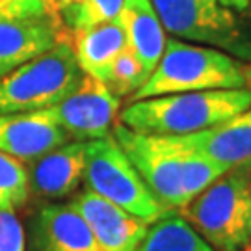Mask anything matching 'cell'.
Masks as SVG:
<instances>
[{
	"mask_svg": "<svg viewBox=\"0 0 251 251\" xmlns=\"http://www.w3.org/2000/svg\"><path fill=\"white\" fill-rule=\"evenodd\" d=\"M251 108V88L170 93L130 100L119 123L138 132L184 136L220 125Z\"/></svg>",
	"mask_w": 251,
	"mask_h": 251,
	"instance_id": "1",
	"label": "cell"
},
{
	"mask_svg": "<svg viewBox=\"0 0 251 251\" xmlns=\"http://www.w3.org/2000/svg\"><path fill=\"white\" fill-rule=\"evenodd\" d=\"M248 63L220 49L168 39L160 62L130 100L170 93L250 88Z\"/></svg>",
	"mask_w": 251,
	"mask_h": 251,
	"instance_id": "2",
	"label": "cell"
},
{
	"mask_svg": "<svg viewBox=\"0 0 251 251\" xmlns=\"http://www.w3.org/2000/svg\"><path fill=\"white\" fill-rule=\"evenodd\" d=\"M179 214L216 251H246L251 240V162L225 171Z\"/></svg>",
	"mask_w": 251,
	"mask_h": 251,
	"instance_id": "3",
	"label": "cell"
},
{
	"mask_svg": "<svg viewBox=\"0 0 251 251\" xmlns=\"http://www.w3.org/2000/svg\"><path fill=\"white\" fill-rule=\"evenodd\" d=\"M82 75L73 47L60 41L0 76V116L52 108L76 88Z\"/></svg>",
	"mask_w": 251,
	"mask_h": 251,
	"instance_id": "4",
	"label": "cell"
},
{
	"mask_svg": "<svg viewBox=\"0 0 251 251\" xmlns=\"http://www.w3.org/2000/svg\"><path fill=\"white\" fill-rule=\"evenodd\" d=\"M84 180L91 192L116 203L149 225L170 214V210H166L152 196L112 134L86 142Z\"/></svg>",
	"mask_w": 251,
	"mask_h": 251,
	"instance_id": "5",
	"label": "cell"
},
{
	"mask_svg": "<svg viewBox=\"0 0 251 251\" xmlns=\"http://www.w3.org/2000/svg\"><path fill=\"white\" fill-rule=\"evenodd\" d=\"M112 136L160 205L170 212L182 210L184 149L171 136L138 132L121 123L114 125Z\"/></svg>",
	"mask_w": 251,
	"mask_h": 251,
	"instance_id": "6",
	"label": "cell"
},
{
	"mask_svg": "<svg viewBox=\"0 0 251 251\" xmlns=\"http://www.w3.org/2000/svg\"><path fill=\"white\" fill-rule=\"evenodd\" d=\"M151 4L171 36L251 58V45L233 9L222 0H151Z\"/></svg>",
	"mask_w": 251,
	"mask_h": 251,
	"instance_id": "7",
	"label": "cell"
},
{
	"mask_svg": "<svg viewBox=\"0 0 251 251\" xmlns=\"http://www.w3.org/2000/svg\"><path fill=\"white\" fill-rule=\"evenodd\" d=\"M49 110L69 138L88 142L112 134L119 116V97L104 82L82 75L76 88Z\"/></svg>",
	"mask_w": 251,
	"mask_h": 251,
	"instance_id": "8",
	"label": "cell"
},
{
	"mask_svg": "<svg viewBox=\"0 0 251 251\" xmlns=\"http://www.w3.org/2000/svg\"><path fill=\"white\" fill-rule=\"evenodd\" d=\"M90 225L100 251H136L149 224L86 188L69 203Z\"/></svg>",
	"mask_w": 251,
	"mask_h": 251,
	"instance_id": "9",
	"label": "cell"
},
{
	"mask_svg": "<svg viewBox=\"0 0 251 251\" xmlns=\"http://www.w3.org/2000/svg\"><path fill=\"white\" fill-rule=\"evenodd\" d=\"M69 140L49 108L0 116V151L21 162L36 160Z\"/></svg>",
	"mask_w": 251,
	"mask_h": 251,
	"instance_id": "10",
	"label": "cell"
},
{
	"mask_svg": "<svg viewBox=\"0 0 251 251\" xmlns=\"http://www.w3.org/2000/svg\"><path fill=\"white\" fill-rule=\"evenodd\" d=\"M60 41H67V37L50 15L0 17V76L50 50Z\"/></svg>",
	"mask_w": 251,
	"mask_h": 251,
	"instance_id": "11",
	"label": "cell"
},
{
	"mask_svg": "<svg viewBox=\"0 0 251 251\" xmlns=\"http://www.w3.org/2000/svg\"><path fill=\"white\" fill-rule=\"evenodd\" d=\"M86 171V142H67L47 152L28 170L30 192L45 199H60L80 186Z\"/></svg>",
	"mask_w": 251,
	"mask_h": 251,
	"instance_id": "12",
	"label": "cell"
},
{
	"mask_svg": "<svg viewBox=\"0 0 251 251\" xmlns=\"http://www.w3.org/2000/svg\"><path fill=\"white\" fill-rule=\"evenodd\" d=\"M179 144L201 152L227 170L251 162V108L194 134L173 136Z\"/></svg>",
	"mask_w": 251,
	"mask_h": 251,
	"instance_id": "13",
	"label": "cell"
},
{
	"mask_svg": "<svg viewBox=\"0 0 251 251\" xmlns=\"http://www.w3.org/2000/svg\"><path fill=\"white\" fill-rule=\"evenodd\" d=\"M32 251H100L90 225L71 205H47L36 216Z\"/></svg>",
	"mask_w": 251,
	"mask_h": 251,
	"instance_id": "14",
	"label": "cell"
},
{
	"mask_svg": "<svg viewBox=\"0 0 251 251\" xmlns=\"http://www.w3.org/2000/svg\"><path fill=\"white\" fill-rule=\"evenodd\" d=\"M69 45L82 73L106 84L116 58L126 47V36L119 19H114L73 34Z\"/></svg>",
	"mask_w": 251,
	"mask_h": 251,
	"instance_id": "15",
	"label": "cell"
},
{
	"mask_svg": "<svg viewBox=\"0 0 251 251\" xmlns=\"http://www.w3.org/2000/svg\"><path fill=\"white\" fill-rule=\"evenodd\" d=\"M119 23L125 30L126 45L136 54L147 75L160 62L166 49V30L151 0H123Z\"/></svg>",
	"mask_w": 251,
	"mask_h": 251,
	"instance_id": "16",
	"label": "cell"
},
{
	"mask_svg": "<svg viewBox=\"0 0 251 251\" xmlns=\"http://www.w3.org/2000/svg\"><path fill=\"white\" fill-rule=\"evenodd\" d=\"M136 251H216L179 214L170 212L149 225Z\"/></svg>",
	"mask_w": 251,
	"mask_h": 251,
	"instance_id": "17",
	"label": "cell"
},
{
	"mask_svg": "<svg viewBox=\"0 0 251 251\" xmlns=\"http://www.w3.org/2000/svg\"><path fill=\"white\" fill-rule=\"evenodd\" d=\"M121 8L123 0H56L54 19L69 41L76 32L117 19Z\"/></svg>",
	"mask_w": 251,
	"mask_h": 251,
	"instance_id": "18",
	"label": "cell"
},
{
	"mask_svg": "<svg viewBox=\"0 0 251 251\" xmlns=\"http://www.w3.org/2000/svg\"><path fill=\"white\" fill-rule=\"evenodd\" d=\"M30 182L25 164L0 151V210H17L28 201Z\"/></svg>",
	"mask_w": 251,
	"mask_h": 251,
	"instance_id": "19",
	"label": "cell"
},
{
	"mask_svg": "<svg viewBox=\"0 0 251 251\" xmlns=\"http://www.w3.org/2000/svg\"><path fill=\"white\" fill-rule=\"evenodd\" d=\"M149 78L144 65L136 58V54L126 45L110 69L106 86L116 97H132L142 88V84Z\"/></svg>",
	"mask_w": 251,
	"mask_h": 251,
	"instance_id": "20",
	"label": "cell"
},
{
	"mask_svg": "<svg viewBox=\"0 0 251 251\" xmlns=\"http://www.w3.org/2000/svg\"><path fill=\"white\" fill-rule=\"evenodd\" d=\"M0 251H25V229L15 210H0Z\"/></svg>",
	"mask_w": 251,
	"mask_h": 251,
	"instance_id": "21",
	"label": "cell"
},
{
	"mask_svg": "<svg viewBox=\"0 0 251 251\" xmlns=\"http://www.w3.org/2000/svg\"><path fill=\"white\" fill-rule=\"evenodd\" d=\"M0 17H34V15L30 13L25 0H0Z\"/></svg>",
	"mask_w": 251,
	"mask_h": 251,
	"instance_id": "22",
	"label": "cell"
},
{
	"mask_svg": "<svg viewBox=\"0 0 251 251\" xmlns=\"http://www.w3.org/2000/svg\"><path fill=\"white\" fill-rule=\"evenodd\" d=\"M26 2L30 13L37 17V15H50L54 17V4L56 0H25Z\"/></svg>",
	"mask_w": 251,
	"mask_h": 251,
	"instance_id": "23",
	"label": "cell"
},
{
	"mask_svg": "<svg viewBox=\"0 0 251 251\" xmlns=\"http://www.w3.org/2000/svg\"><path fill=\"white\" fill-rule=\"evenodd\" d=\"M229 9H236V11H248L251 9V0H222Z\"/></svg>",
	"mask_w": 251,
	"mask_h": 251,
	"instance_id": "24",
	"label": "cell"
},
{
	"mask_svg": "<svg viewBox=\"0 0 251 251\" xmlns=\"http://www.w3.org/2000/svg\"><path fill=\"white\" fill-rule=\"evenodd\" d=\"M248 76H250V88H251V65L248 67Z\"/></svg>",
	"mask_w": 251,
	"mask_h": 251,
	"instance_id": "25",
	"label": "cell"
},
{
	"mask_svg": "<svg viewBox=\"0 0 251 251\" xmlns=\"http://www.w3.org/2000/svg\"><path fill=\"white\" fill-rule=\"evenodd\" d=\"M246 251H251V240H250V246H248V250Z\"/></svg>",
	"mask_w": 251,
	"mask_h": 251,
	"instance_id": "26",
	"label": "cell"
}]
</instances>
